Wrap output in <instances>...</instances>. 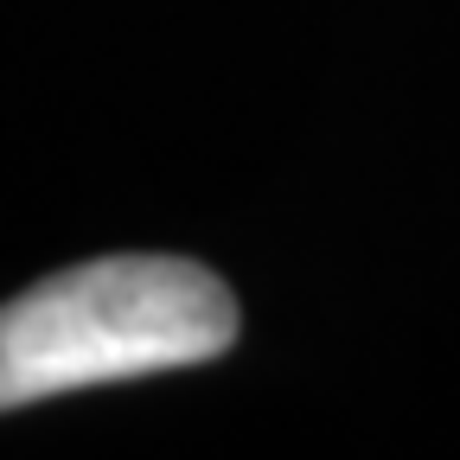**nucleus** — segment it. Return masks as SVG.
Listing matches in <instances>:
<instances>
[{"mask_svg": "<svg viewBox=\"0 0 460 460\" xmlns=\"http://www.w3.org/2000/svg\"><path fill=\"white\" fill-rule=\"evenodd\" d=\"M237 345L230 288L186 256H96L0 307V410L211 365Z\"/></svg>", "mask_w": 460, "mask_h": 460, "instance_id": "obj_1", "label": "nucleus"}]
</instances>
